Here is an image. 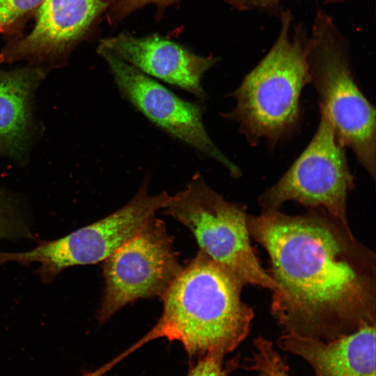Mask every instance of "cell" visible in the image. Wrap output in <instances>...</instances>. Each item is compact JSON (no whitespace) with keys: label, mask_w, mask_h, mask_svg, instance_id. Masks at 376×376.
<instances>
[{"label":"cell","mask_w":376,"mask_h":376,"mask_svg":"<svg viewBox=\"0 0 376 376\" xmlns=\"http://www.w3.org/2000/svg\"><path fill=\"white\" fill-rule=\"evenodd\" d=\"M320 111L311 141L286 173L258 199L263 210H280L288 201L309 209H322L348 224L347 195L354 185L345 148L337 141L333 125Z\"/></svg>","instance_id":"7"},{"label":"cell","mask_w":376,"mask_h":376,"mask_svg":"<svg viewBox=\"0 0 376 376\" xmlns=\"http://www.w3.org/2000/svg\"><path fill=\"white\" fill-rule=\"evenodd\" d=\"M26 228L10 205L0 198V238H10L26 234Z\"/></svg>","instance_id":"18"},{"label":"cell","mask_w":376,"mask_h":376,"mask_svg":"<svg viewBox=\"0 0 376 376\" xmlns=\"http://www.w3.org/2000/svg\"><path fill=\"white\" fill-rule=\"evenodd\" d=\"M182 268L164 222L154 217L103 261L98 322L140 299L162 298Z\"/></svg>","instance_id":"8"},{"label":"cell","mask_w":376,"mask_h":376,"mask_svg":"<svg viewBox=\"0 0 376 376\" xmlns=\"http://www.w3.org/2000/svg\"><path fill=\"white\" fill-rule=\"evenodd\" d=\"M44 0H0V33L13 34L34 16Z\"/></svg>","instance_id":"14"},{"label":"cell","mask_w":376,"mask_h":376,"mask_svg":"<svg viewBox=\"0 0 376 376\" xmlns=\"http://www.w3.org/2000/svg\"><path fill=\"white\" fill-rule=\"evenodd\" d=\"M244 284L198 251L162 297V313L125 357L157 338L177 340L190 363L209 355L224 357L247 336L254 313L242 299Z\"/></svg>","instance_id":"2"},{"label":"cell","mask_w":376,"mask_h":376,"mask_svg":"<svg viewBox=\"0 0 376 376\" xmlns=\"http://www.w3.org/2000/svg\"><path fill=\"white\" fill-rule=\"evenodd\" d=\"M97 50L107 52L141 72L180 88L201 100L207 94L201 79L214 63L160 36L134 37L120 33L101 40Z\"/></svg>","instance_id":"11"},{"label":"cell","mask_w":376,"mask_h":376,"mask_svg":"<svg viewBox=\"0 0 376 376\" xmlns=\"http://www.w3.org/2000/svg\"><path fill=\"white\" fill-rule=\"evenodd\" d=\"M107 6L104 0H44L34 15L32 30L3 47L0 63L63 59Z\"/></svg>","instance_id":"10"},{"label":"cell","mask_w":376,"mask_h":376,"mask_svg":"<svg viewBox=\"0 0 376 376\" xmlns=\"http://www.w3.org/2000/svg\"><path fill=\"white\" fill-rule=\"evenodd\" d=\"M247 226L268 253L271 313L285 332L329 341L375 324V254L349 224L322 209L262 210Z\"/></svg>","instance_id":"1"},{"label":"cell","mask_w":376,"mask_h":376,"mask_svg":"<svg viewBox=\"0 0 376 376\" xmlns=\"http://www.w3.org/2000/svg\"><path fill=\"white\" fill-rule=\"evenodd\" d=\"M261 373L260 376H272V375H270L269 374H267V373Z\"/></svg>","instance_id":"20"},{"label":"cell","mask_w":376,"mask_h":376,"mask_svg":"<svg viewBox=\"0 0 376 376\" xmlns=\"http://www.w3.org/2000/svg\"><path fill=\"white\" fill-rule=\"evenodd\" d=\"M277 345L307 361L316 376H375V324L329 341L285 332Z\"/></svg>","instance_id":"12"},{"label":"cell","mask_w":376,"mask_h":376,"mask_svg":"<svg viewBox=\"0 0 376 376\" xmlns=\"http://www.w3.org/2000/svg\"><path fill=\"white\" fill-rule=\"evenodd\" d=\"M223 357L209 355L191 363L187 376H229L238 361H230L224 366Z\"/></svg>","instance_id":"16"},{"label":"cell","mask_w":376,"mask_h":376,"mask_svg":"<svg viewBox=\"0 0 376 376\" xmlns=\"http://www.w3.org/2000/svg\"><path fill=\"white\" fill-rule=\"evenodd\" d=\"M256 351L249 370L267 373L272 376H290L288 367L271 341L259 336L255 339Z\"/></svg>","instance_id":"15"},{"label":"cell","mask_w":376,"mask_h":376,"mask_svg":"<svg viewBox=\"0 0 376 376\" xmlns=\"http://www.w3.org/2000/svg\"><path fill=\"white\" fill-rule=\"evenodd\" d=\"M281 27L273 46L231 94L236 104L223 118L236 122L251 144L265 139L271 145L286 139L299 123L300 96L311 84L308 38L292 15L279 14Z\"/></svg>","instance_id":"3"},{"label":"cell","mask_w":376,"mask_h":376,"mask_svg":"<svg viewBox=\"0 0 376 376\" xmlns=\"http://www.w3.org/2000/svg\"><path fill=\"white\" fill-rule=\"evenodd\" d=\"M107 63L121 95L153 124L195 150L223 165L233 178L240 169L224 155L210 137L203 109L185 100L111 54L97 50Z\"/></svg>","instance_id":"9"},{"label":"cell","mask_w":376,"mask_h":376,"mask_svg":"<svg viewBox=\"0 0 376 376\" xmlns=\"http://www.w3.org/2000/svg\"><path fill=\"white\" fill-rule=\"evenodd\" d=\"M175 0H110L107 10L110 22L118 21L132 12L150 3L168 4Z\"/></svg>","instance_id":"17"},{"label":"cell","mask_w":376,"mask_h":376,"mask_svg":"<svg viewBox=\"0 0 376 376\" xmlns=\"http://www.w3.org/2000/svg\"><path fill=\"white\" fill-rule=\"evenodd\" d=\"M349 44L333 19L321 9L308 38V62L320 111L331 121L336 139L349 148L375 178V109L359 88L350 60Z\"/></svg>","instance_id":"4"},{"label":"cell","mask_w":376,"mask_h":376,"mask_svg":"<svg viewBox=\"0 0 376 376\" xmlns=\"http://www.w3.org/2000/svg\"><path fill=\"white\" fill-rule=\"evenodd\" d=\"M45 72L40 67L0 71V151L17 152L25 144L31 97Z\"/></svg>","instance_id":"13"},{"label":"cell","mask_w":376,"mask_h":376,"mask_svg":"<svg viewBox=\"0 0 376 376\" xmlns=\"http://www.w3.org/2000/svg\"><path fill=\"white\" fill-rule=\"evenodd\" d=\"M240 10L276 11L281 0H224Z\"/></svg>","instance_id":"19"},{"label":"cell","mask_w":376,"mask_h":376,"mask_svg":"<svg viewBox=\"0 0 376 376\" xmlns=\"http://www.w3.org/2000/svg\"><path fill=\"white\" fill-rule=\"evenodd\" d=\"M187 228L200 251L238 278L244 284L273 291L276 283L262 267L250 242L245 207L226 201L200 173L186 187L170 196L163 209Z\"/></svg>","instance_id":"5"},{"label":"cell","mask_w":376,"mask_h":376,"mask_svg":"<svg viewBox=\"0 0 376 376\" xmlns=\"http://www.w3.org/2000/svg\"><path fill=\"white\" fill-rule=\"evenodd\" d=\"M170 198L163 191L149 194L146 180L125 205L88 226L25 252H0V263L40 264L37 273L43 282L52 281L63 269L103 262L155 217Z\"/></svg>","instance_id":"6"}]
</instances>
